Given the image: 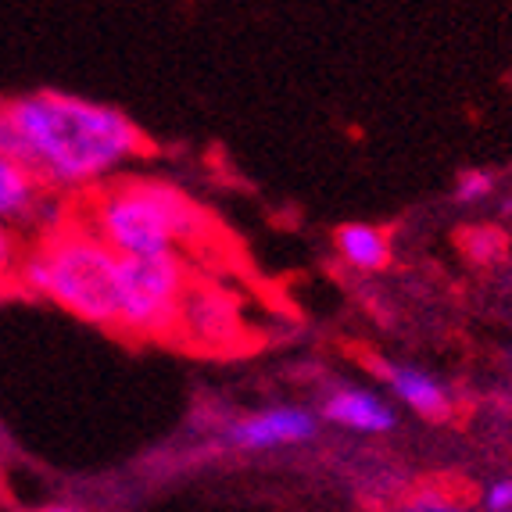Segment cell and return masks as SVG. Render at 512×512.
<instances>
[{
    "mask_svg": "<svg viewBox=\"0 0 512 512\" xmlns=\"http://www.w3.org/2000/svg\"><path fill=\"white\" fill-rule=\"evenodd\" d=\"M373 373L384 376V384L391 387V394L405 409H412L416 416L430 419V423H448L455 416V394L437 380L434 373H423L416 366L405 362H373Z\"/></svg>",
    "mask_w": 512,
    "mask_h": 512,
    "instance_id": "6",
    "label": "cell"
},
{
    "mask_svg": "<svg viewBox=\"0 0 512 512\" xmlns=\"http://www.w3.org/2000/svg\"><path fill=\"white\" fill-rule=\"evenodd\" d=\"M462 248L477 265H491L502 258L505 251V237L502 230H491V226H480V230H466L462 233Z\"/></svg>",
    "mask_w": 512,
    "mask_h": 512,
    "instance_id": "10",
    "label": "cell"
},
{
    "mask_svg": "<svg viewBox=\"0 0 512 512\" xmlns=\"http://www.w3.org/2000/svg\"><path fill=\"white\" fill-rule=\"evenodd\" d=\"M316 430V412L301 409V405H273V409H258L230 419L222 430V444H230L237 452H269V448L308 444L316 437Z\"/></svg>",
    "mask_w": 512,
    "mask_h": 512,
    "instance_id": "5",
    "label": "cell"
},
{
    "mask_svg": "<svg viewBox=\"0 0 512 512\" xmlns=\"http://www.w3.org/2000/svg\"><path fill=\"white\" fill-rule=\"evenodd\" d=\"M319 416L326 423L341 430H351V434H391L398 427V412L391 409V402H384L376 391H366V387H337L323 402Z\"/></svg>",
    "mask_w": 512,
    "mask_h": 512,
    "instance_id": "7",
    "label": "cell"
},
{
    "mask_svg": "<svg viewBox=\"0 0 512 512\" xmlns=\"http://www.w3.org/2000/svg\"><path fill=\"white\" fill-rule=\"evenodd\" d=\"M495 187H498L495 172L466 169V172H459V180H455V201H459V205H477V201L495 194Z\"/></svg>",
    "mask_w": 512,
    "mask_h": 512,
    "instance_id": "11",
    "label": "cell"
},
{
    "mask_svg": "<svg viewBox=\"0 0 512 512\" xmlns=\"http://www.w3.org/2000/svg\"><path fill=\"white\" fill-rule=\"evenodd\" d=\"M29 151L33 176L51 187H79L147 151V137L119 108L69 94H33L4 104Z\"/></svg>",
    "mask_w": 512,
    "mask_h": 512,
    "instance_id": "1",
    "label": "cell"
},
{
    "mask_svg": "<svg viewBox=\"0 0 512 512\" xmlns=\"http://www.w3.org/2000/svg\"><path fill=\"white\" fill-rule=\"evenodd\" d=\"M337 251L348 265L362 269V273H380L391 262V244H387V233L366 226V222H348L337 230Z\"/></svg>",
    "mask_w": 512,
    "mask_h": 512,
    "instance_id": "8",
    "label": "cell"
},
{
    "mask_svg": "<svg viewBox=\"0 0 512 512\" xmlns=\"http://www.w3.org/2000/svg\"><path fill=\"white\" fill-rule=\"evenodd\" d=\"M122 308L119 330L140 337H169L183 323V305L190 294V273L180 255L122 258Z\"/></svg>",
    "mask_w": 512,
    "mask_h": 512,
    "instance_id": "4",
    "label": "cell"
},
{
    "mask_svg": "<svg viewBox=\"0 0 512 512\" xmlns=\"http://www.w3.org/2000/svg\"><path fill=\"white\" fill-rule=\"evenodd\" d=\"M40 512H83V509H76V505H47V509H40Z\"/></svg>",
    "mask_w": 512,
    "mask_h": 512,
    "instance_id": "15",
    "label": "cell"
},
{
    "mask_svg": "<svg viewBox=\"0 0 512 512\" xmlns=\"http://www.w3.org/2000/svg\"><path fill=\"white\" fill-rule=\"evenodd\" d=\"M11 262V240H8V233L0 230V273H4V265Z\"/></svg>",
    "mask_w": 512,
    "mask_h": 512,
    "instance_id": "14",
    "label": "cell"
},
{
    "mask_svg": "<svg viewBox=\"0 0 512 512\" xmlns=\"http://www.w3.org/2000/svg\"><path fill=\"white\" fill-rule=\"evenodd\" d=\"M119 265L122 258L94 233H86L83 226H69L43 240L40 251H33V258L22 265V280L43 298L69 308L72 316L119 330Z\"/></svg>",
    "mask_w": 512,
    "mask_h": 512,
    "instance_id": "3",
    "label": "cell"
},
{
    "mask_svg": "<svg viewBox=\"0 0 512 512\" xmlns=\"http://www.w3.org/2000/svg\"><path fill=\"white\" fill-rule=\"evenodd\" d=\"M480 505H484V512H512V477L491 480Z\"/></svg>",
    "mask_w": 512,
    "mask_h": 512,
    "instance_id": "13",
    "label": "cell"
},
{
    "mask_svg": "<svg viewBox=\"0 0 512 512\" xmlns=\"http://www.w3.org/2000/svg\"><path fill=\"white\" fill-rule=\"evenodd\" d=\"M40 187L26 169L11 165L8 158H0V219H18L36 205Z\"/></svg>",
    "mask_w": 512,
    "mask_h": 512,
    "instance_id": "9",
    "label": "cell"
},
{
    "mask_svg": "<svg viewBox=\"0 0 512 512\" xmlns=\"http://www.w3.org/2000/svg\"><path fill=\"white\" fill-rule=\"evenodd\" d=\"M83 230L119 258H183V248L205 233V215L169 183L122 180L86 197Z\"/></svg>",
    "mask_w": 512,
    "mask_h": 512,
    "instance_id": "2",
    "label": "cell"
},
{
    "mask_svg": "<svg viewBox=\"0 0 512 512\" xmlns=\"http://www.w3.org/2000/svg\"><path fill=\"white\" fill-rule=\"evenodd\" d=\"M387 512H470V509H466L459 498L427 487V491H416V495H409L402 505H394V509H387Z\"/></svg>",
    "mask_w": 512,
    "mask_h": 512,
    "instance_id": "12",
    "label": "cell"
},
{
    "mask_svg": "<svg viewBox=\"0 0 512 512\" xmlns=\"http://www.w3.org/2000/svg\"><path fill=\"white\" fill-rule=\"evenodd\" d=\"M509 362H512V359H509Z\"/></svg>",
    "mask_w": 512,
    "mask_h": 512,
    "instance_id": "16",
    "label": "cell"
}]
</instances>
